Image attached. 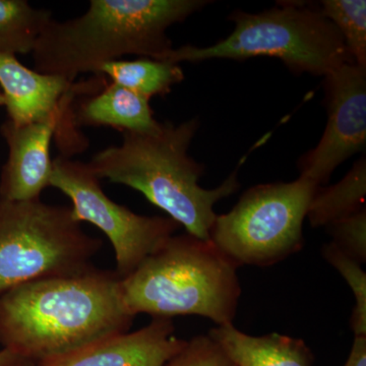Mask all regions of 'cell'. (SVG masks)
<instances>
[{
	"mask_svg": "<svg viewBox=\"0 0 366 366\" xmlns=\"http://www.w3.org/2000/svg\"><path fill=\"white\" fill-rule=\"evenodd\" d=\"M134 315L122 301L115 271L31 281L0 295V345L36 363L125 333Z\"/></svg>",
	"mask_w": 366,
	"mask_h": 366,
	"instance_id": "1",
	"label": "cell"
},
{
	"mask_svg": "<svg viewBox=\"0 0 366 366\" xmlns=\"http://www.w3.org/2000/svg\"><path fill=\"white\" fill-rule=\"evenodd\" d=\"M202 0H92L88 11L45 26L32 54L36 71L74 83L127 54L167 61L166 31L203 9Z\"/></svg>",
	"mask_w": 366,
	"mask_h": 366,
	"instance_id": "2",
	"label": "cell"
},
{
	"mask_svg": "<svg viewBox=\"0 0 366 366\" xmlns=\"http://www.w3.org/2000/svg\"><path fill=\"white\" fill-rule=\"evenodd\" d=\"M197 118L161 124L152 132H124L119 146L98 152L88 164L99 179L127 185L183 226L187 233L209 240L215 204L239 189L237 171L213 189L199 185L204 167L190 158Z\"/></svg>",
	"mask_w": 366,
	"mask_h": 366,
	"instance_id": "3",
	"label": "cell"
},
{
	"mask_svg": "<svg viewBox=\"0 0 366 366\" xmlns=\"http://www.w3.org/2000/svg\"><path fill=\"white\" fill-rule=\"evenodd\" d=\"M237 269L211 240L174 234L122 279V301L134 317L199 315L233 324L242 295Z\"/></svg>",
	"mask_w": 366,
	"mask_h": 366,
	"instance_id": "4",
	"label": "cell"
},
{
	"mask_svg": "<svg viewBox=\"0 0 366 366\" xmlns=\"http://www.w3.org/2000/svg\"><path fill=\"white\" fill-rule=\"evenodd\" d=\"M231 20L235 29L225 39L208 47L177 48L168 61L268 56L280 59L295 74L322 76L353 62L336 26L314 7L286 2L259 14L235 11Z\"/></svg>",
	"mask_w": 366,
	"mask_h": 366,
	"instance_id": "5",
	"label": "cell"
},
{
	"mask_svg": "<svg viewBox=\"0 0 366 366\" xmlns=\"http://www.w3.org/2000/svg\"><path fill=\"white\" fill-rule=\"evenodd\" d=\"M102 247L69 207L0 199V295L28 282L85 273Z\"/></svg>",
	"mask_w": 366,
	"mask_h": 366,
	"instance_id": "6",
	"label": "cell"
},
{
	"mask_svg": "<svg viewBox=\"0 0 366 366\" xmlns=\"http://www.w3.org/2000/svg\"><path fill=\"white\" fill-rule=\"evenodd\" d=\"M317 187L302 177L255 185L217 215L209 240L237 268L273 266L302 249L303 222Z\"/></svg>",
	"mask_w": 366,
	"mask_h": 366,
	"instance_id": "7",
	"label": "cell"
},
{
	"mask_svg": "<svg viewBox=\"0 0 366 366\" xmlns=\"http://www.w3.org/2000/svg\"><path fill=\"white\" fill-rule=\"evenodd\" d=\"M49 187L69 197L79 223H91L107 236L114 250V271L122 279L134 273L180 227L169 217L139 215L115 203L88 164L71 158L60 155L53 160Z\"/></svg>",
	"mask_w": 366,
	"mask_h": 366,
	"instance_id": "8",
	"label": "cell"
},
{
	"mask_svg": "<svg viewBox=\"0 0 366 366\" xmlns=\"http://www.w3.org/2000/svg\"><path fill=\"white\" fill-rule=\"evenodd\" d=\"M74 88L59 112L44 122L16 125L6 120L0 127L9 147V157L0 173V199L32 201L49 187L53 160L50 146L57 142L61 156L71 158L85 150L88 141L79 132L74 104L83 89Z\"/></svg>",
	"mask_w": 366,
	"mask_h": 366,
	"instance_id": "9",
	"label": "cell"
},
{
	"mask_svg": "<svg viewBox=\"0 0 366 366\" xmlns=\"http://www.w3.org/2000/svg\"><path fill=\"white\" fill-rule=\"evenodd\" d=\"M327 124L320 143L300 161V177L322 187L366 144V69L353 62L325 76Z\"/></svg>",
	"mask_w": 366,
	"mask_h": 366,
	"instance_id": "10",
	"label": "cell"
},
{
	"mask_svg": "<svg viewBox=\"0 0 366 366\" xmlns=\"http://www.w3.org/2000/svg\"><path fill=\"white\" fill-rule=\"evenodd\" d=\"M174 333L172 320L153 317L143 329L105 337L36 366H166L187 345Z\"/></svg>",
	"mask_w": 366,
	"mask_h": 366,
	"instance_id": "11",
	"label": "cell"
},
{
	"mask_svg": "<svg viewBox=\"0 0 366 366\" xmlns=\"http://www.w3.org/2000/svg\"><path fill=\"white\" fill-rule=\"evenodd\" d=\"M74 85L60 76L28 69L14 55L0 54V86L11 124L44 122L56 114Z\"/></svg>",
	"mask_w": 366,
	"mask_h": 366,
	"instance_id": "12",
	"label": "cell"
},
{
	"mask_svg": "<svg viewBox=\"0 0 366 366\" xmlns=\"http://www.w3.org/2000/svg\"><path fill=\"white\" fill-rule=\"evenodd\" d=\"M151 99L105 79L98 90L74 104L76 124L107 127L122 132H152L161 122L154 118Z\"/></svg>",
	"mask_w": 366,
	"mask_h": 366,
	"instance_id": "13",
	"label": "cell"
},
{
	"mask_svg": "<svg viewBox=\"0 0 366 366\" xmlns=\"http://www.w3.org/2000/svg\"><path fill=\"white\" fill-rule=\"evenodd\" d=\"M208 335L235 366L312 365V354L300 339L277 333L252 336L233 324L217 326Z\"/></svg>",
	"mask_w": 366,
	"mask_h": 366,
	"instance_id": "14",
	"label": "cell"
},
{
	"mask_svg": "<svg viewBox=\"0 0 366 366\" xmlns=\"http://www.w3.org/2000/svg\"><path fill=\"white\" fill-rule=\"evenodd\" d=\"M366 160L360 158L336 184L319 187L308 206L307 218L314 228L325 227L365 209Z\"/></svg>",
	"mask_w": 366,
	"mask_h": 366,
	"instance_id": "15",
	"label": "cell"
},
{
	"mask_svg": "<svg viewBox=\"0 0 366 366\" xmlns=\"http://www.w3.org/2000/svg\"><path fill=\"white\" fill-rule=\"evenodd\" d=\"M102 74L115 85L151 99L164 96L184 79L182 67L173 62L152 59L113 60L101 66Z\"/></svg>",
	"mask_w": 366,
	"mask_h": 366,
	"instance_id": "16",
	"label": "cell"
},
{
	"mask_svg": "<svg viewBox=\"0 0 366 366\" xmlns=\"http://www.w3.org/2000/svg\"><path fill=\"white\" fill-rule=\"evenodd\" d=\"M51 13L25 0H0V54L32 53Z\"/></svg>",
	"mask_w": 366,
	"mask_h": 366,
	"instance_id": "17",
	"label": "cell"
},
{
	"mask_svg": "<svg viewBox=\"0 0 366 366\" xmlns=\"http://www.w3.org/2000/svg\"><path fill=\"white\" fill-rule=\"evenodd\" d=\"M320 11L340 33L354 64L366 69L365 0H324Z\"/></svg>",
	"mask_w": 366,
	"mask_h": 366,
	"instance_id": "18",
	"label": "cell"
},
{
	"mask_svg": "<svg viewBox=\"0 0 366 366\" xmlns=\"http://www.w3.org/2000/svg\"><path fill=\"white\" fill-rule=\"evenodd\" d=\"M322 254L324 259L340 273L352 291L355 303L350 327L354 337H366V273L362 264L344 254L331 242L322 247Z\"/></svg>",
	"mask_w": 366,
	"mask_h": 366,
	"instance_id": "19",
	"label": "cell"
},
{
	"mask_svg": "<svg viewBox=\"0 0 366 366\" xmlns=\"http://www.w3.org/2000/svg\"><path fill=\"white\" fill-rule=\"evenodd\" d=\"M341 252L360 264L366 262V209L340 219L326 227Z\"/></svg>",
	"mask_w": 366,
	"mask_h": 366,
	"instance_id": "20",
	"label": "cell"
},
{
	"mask_svg": "<svg viewBox=\"0 0 366 366\" xmlns=\"http://www.w3.org/2000/svg\"><path fill=\"white\" fill-rule=\"evenodd\" d=\"M166 366H235L209 335H201L187 345Z\"/></svg>",
	"mask_w": 366,
	"mask_h": 366,
	"instance_id": "21",
	"label": "cell"
},
{
	"mask_svg": "<svg viewBox=\"0 0 366 366\" xmlns=\"http://www.w3.org/2000/svg\"><path fill=\"white\" fill-rule=\"evenodd\" d=\"M344 366H366V337H354L352 348Z\"/></svg>",
	"mask_w": 366,
	"mask_h": 366,
	"instance_id": "22",
	"label": "cell"
},
{
	"mask_svg": "<svg viewBox=\"0 0 366 366\" xmlns=\"http://www.w3.org/2000/svg\"><path fill=\"white\" fill-rule=\"evenodd\" d=\"M0 366H36L33 361L26 360L23 356L1 349L0 350Z\"/></svg>",
	"mask_w": 366,
	"mask_h": 366,
	"instance_id": "23",
	"label": "cell"
},
{
	"mask_svg": "<svg viewBox=\"0 0 366 366\" xmlns=\"http://www.w3.org/2000/svg\"><path fill=\"white\" fill-rule=\"evenodd\" d=\"M6 105V99H4V94L0 91V106Z\"/></svg>",
	"mask_w": 366,
	"mask_h": 366,
	"instance_id": "24",
	"label": "cell"
}]
</instances>
